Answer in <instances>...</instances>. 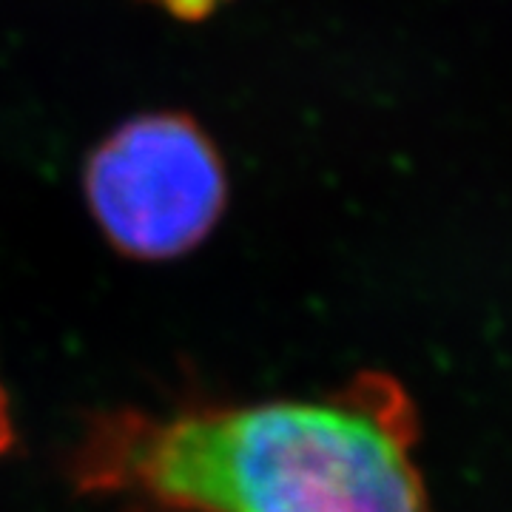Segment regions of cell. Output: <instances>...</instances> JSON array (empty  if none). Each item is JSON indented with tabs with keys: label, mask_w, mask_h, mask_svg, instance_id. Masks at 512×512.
I'll return each instance as SVG.
<instances>
[{
	"label": "cell",
	"mask_w": 512,
	"mask_h": 512,
	"mask_svg": "<svg viewBox=\"0 0 512 512\" xmlns=\"http://www.w3.org/2000/svg\"><path fill=\"white\" fill-rule=\"evenodd\" d=\"M225 168L185 114L134 117L94 148L86 197L114 248L168 259L208 237L225 208Z\"/></svg>",
	"instance_id": "2"
},
{
	"label": "cell",
	"mask_w": 512,
	"mask_h": 512,
	"mask_svg": "<svg viewBox=\"0 0 512 512\" xmlns=\"http://www.w3.org/2000/svg\"><path fill=\"white\" fill-rule=\"evenodd\" d=\"M9 441H12V424H9L6 396H3V387H0V453L9 447Z\"/></svg>",
	"instance_id": "4"
},
{
	"label": "cell",
	"mask_w": 512,
	"mask_h": 512,
	"mask_svg": "<svg viewBox=\"0 0 512 512\" xmlns=\"http://www.w3.org/2000/svg\"><path fill=\"white\" fill-rule=\"evenodd\" d=\"M163 6L165 12L177 15L183 20H200L205 15H211L222 0H157Z\"/></svg>",
	"instance_id": "3"
},
{
	"label": "cell",
	"mask_w": 512,
	"mask_h": 512,
	"mask_svg": "<svg viewBox=\"0 0 512 512\" xmlns=\"http://www.w3.org/2000/svg\"><path fill=\"white\" fill-rule=\"evenodd\" d=\"M416 433L402 387L362 373L328 399L103 416L77 481L174 512H427Z\"/></svg>",
	"instance_id": "1"
}]
</instances>
